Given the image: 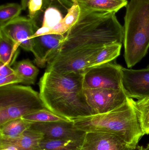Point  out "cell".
Wrapping results in <instances>:
<instances>
[{
  "instance_id": "cell-1",
  "label": "cell",
  "mask_w": 149,
  "mask_h": 150,
  "mask_svg": "<svg viewBox=\"0 0 149 150\" xmlns=\"http://www.w3.org/2000/svg\"><path fill=\"white\" fill-rule=\"evenodd\" d=\"M123 40V27L115 13L80 9L78 19L65 34L54 57L64 54L92 56L105 46L122 43Z\"/></svg>"
},
{
  "instance_id": "cell-2",
  "label": "cell",
  "mask_w": 149,
  "mask_h": 150,
  "mask_svg": "<svg viewBox=\"0 0 149 150\" xmlns=\"http://www.w3.org/2000/svg\"><path fill=\"white\" fill-rule=\"evenodd\" d=\"M84 77V74L45 71L39 83L45 107L71 121L93 115L85 96Z\"/></svg>"
},
{
  "instance_id": "cell-3",
  "label": "cell",
  "mask_w": 149,
  "mask_h": 150,
  "mask_svg": "<svg viewBox=\"0 0 149 150\" xmlns=\"http://www.w3.org/2000/svg\"><path fill=\"white\" fill-rule=\"evenodd\" d=\"M133 99L120 107L104 113L92 115L72 120L79 130L87 132L114 134L122 138L129 145L136 149L144 133L141 129Z\"/></svg>"
},
{
  "instance_id": "cell-4",
  "label": "cell",
  "mask_w": 149,
  "mask_h": 150,
  "mask_svg": "<svg viewBox=\"0 0 149 150\" xmlns=\"http://www.w3.org/2000/svg\"><path fill=\"white\" fill-rule=\"evenodd\" d=\"M124 20V58L130 68L140 62L148 51L149 0H130Z\"/></svg>"
},
{
  "instance_id": "cell-5",
  "label": "cell",
  "mask_w": 149,
  "mask_h": 150,
  "mask_svg": "<svg viewBox=\"0 0 149 150\" xmlns=\"http://www.w3.org/2000/svg\"><path fill=\"white\" fill-rule=\"evenodd\" d=\"M45 108L39 93L30 86H0V126Z\"/></svg>"
},
{
  "instance_id": "cell-6",
  "label": "cell",
  "mask_w": 149,
  "mask_h": 150,
  "mask_svg": "<svg viewBox=\"0 0 149 150\" xmlns=\"http://www.w3.org/2000/svg\"><path fill=\"white\" fill-rule=\"evenodd\" d=\"M74 4L73 0H43L41 9L31 19L36 29L33 37L50 34L64 20Z\"/></svg>"
},
{
  "instance_id": "cell-7",
  "label": "cell",
  "mask_w": 149,
  "mask_h": 150,
  "mask_svg": "<svg viewBox=\"0 0 149 150\" xmlns=\"http://www.w3.org/2000/svg\"><path fill=\"white\" fill-rule=\"evenodd\" d=\"M122 67L112 62L89 69L84 74V89H123Z\"/></svg>"
},
{
  "instance_id": "cell-8",
  "label": "cell",
  "mask_w": 149,
  "mask_h": 150,
  "mask_svg": "<svg viewBox=\"0 0 149 150\" xmlns=\"http://www.w3.org/2000/svg\"><path fill=\"white\" fill-rule=\"evenodd\" d=\"M84 92L93 115L113 111L125 104L129 98L123 89H84Z\"/></svg>"
},
{
  "instance_id": "cell-9",
  "label": "cell",
  "mask_w": 149,
  "mask_h": 150,
  "mask_svg": "<svg viewBox=\"0 0 149 150\" xmlns=\"http://www.w3.org/2000/svg\"><path fill=\"white\" fill-rule=\"evenodd\" d=\"M0 30L24 50L32 52L36 29L31 19L19 16L0 27Z\"/></svg>"
},
{
  "instance_id": "cell-10",
  "label": "cell",
  "mask_w": 149,
  "mask_h": 150,
  "mask_svg": "<svg viewBox=\"0 0 149 150\" xmlns=\"http://www.w3.org/2000/svg\"><path fill=\"white\" fill-rule=\"evenodd\" d=\"M65 38V35L46 34L33 37L32 53L35 63L44 68L55 56Z\"/></svg>"
},
{
  "instance_id": "cell-11",
  "label": "cell",
  "mask_w": 149,
  "mask_h": 150,
  "mask_svg": "<svg viewBox=\"0 0 149 150\" xmlns=\"http://www.w3.org/2000/svg\"><path fill=\"white\" fill-rule=\"evenodd\" d=\"M122 87L129 98L141 99L149 96V69L122 68Z\"/></svg>"
},
{
  "instance_id": "cell-12",
  "label": "cell",
  "mask_w": 149,
  "mask_h": 150,
  "mask_svg": "<svg viewBox=\"0 0 149 150\" xmlns=\"http://www.w3.org/2000/svg\"><path fill=\"white\" fill-rule=\"evenodd\" d=\"M31 128L39 131L47 139H72L83 141L86 132L76 128L72 121L34 122Z\"/></svg>"
},
{
  "instance_id": "cell-13",
  "label": "cell",
  "mask_w": 149,
  "mask_h": 150,
  "mask_svg": "<svg viewBox=\"0 0 149 150\" xmlns=\"http://www.w3.org/2000/svg\"><path fill=\"white\" fill-rule=\"evenodd\" d=\"M80 150H136L120 137L108 133L87 132Z\"/></svg>"
},
{
  "instance_id": "cell-14",
  "label": "cell",
  "mask_w": 149,
  "mask_h": 150,
  "mask_svg": "<svg viewBox=\"0 0 149 150\" xmlns=\"http://www.w3.org/2000/svg\"><path fill=\"white\" fill-rule=\"evenodd\" d=\"M44 138L43 134L30 128L16 138H0V145H13L18 150H42L40 142Z\"/></svg>"
},
{
  "instance_id": "cell-15",
  "label": "cell",
  "mask_w": 149,
  "mask_h": 150,
  "mask_svg": "<svg viewBox=\"0 0 149 150\" xmlns=\"http://www.w3.org/2000/svg\"><path fill=\"white\" fill-rule=\"evenodd\" d=\"M80 9L116 13L127 5V0H74Z\"/></svg>"
},
{
  "instance_id": "cell-16",
  "label": "cell",
  "mask_w": 149,
  "mask_h": 150,
  "mask_svg": "<svg viewBox=\"0 0 149 150\" xmlns=\"http://www.w3.org/2000/svg\"><path fill=\"white\" fill-rule=\"evenodd\" d=\"M19 46L0 30V62L12 66L19 54Z\"/></svg>"
},
{
  "instance_id": "cell-17",
  "label": "cell",
  "mask_w": 149,
  "mask_h": 150,
  "mask_svg": "<svg viewBox=\"0 0 149 150\" xmlns=\"http://www.w3.org/2000/svg\"><path fill=\"white\" fill-rule=\"evenodd\" d=\"M32 123L22 118L10 121L0 126V138L12 139L18 137L30 128Z\"/></svg>"
},
{
  "instance_id": "cell-18",
  "label": "cell",
  "mask_w": 149,
  "mask_h": 150,
  "mask_svg": "<svg viewBox=\"0 0 149 150\" xmlns=\"http://www.w3.org/2000/svg\"><path fill=\"white\" fill-rule=\"evenodd\" d=\"M83 141L72 139H47L40 142L42 150H80Z\"/></svg>"
},
{
  "instance_id": "cell-19",
  "label": "cell",
  "mask_w": 149,
  "mask_h": 150,
  "mask_svg": "<svg viewBox=\"0 0 149 150\" xmlns=\"http://www.w3.org/2000/svg\"><path fill=\"white\" fill-rule=\"evenodd\" d=\"M13 69L22 79V83L26 85L34 84L39 73L38 69L29 59L15 62Z\"/></svg>"
},
{
  "instance_id": "cell-20",
  "label": "cell",
  "mask_w": 149,
  "mask_h": 150,
  "mask_svg": "<svg viewBox=\"0 0 149 150\" xmlns=\"http://www.w3.org/2000/svg\"><path fill=\"white\" fill-rule=\"evenodd\" d=\"M122 47V43H120L105 46L98 53L89 69L113 61L120 54Z\"/></svg>"
},
{
  "instance_id": "cell-21",
  "label": "cell",
  "mask_w": 149,
  "mask_h": 150,
  "mask_svg": "<svg viewBox=\"0 0 149 150\" xmlns=\"http://www.w3.org/2000/svg\"><path fill=\"white\" fill-rule=\"evenodd\" d=\"M132 103L142 130L144 135L149 134V96L136 101L133 99Z\"/></svg>"
},
{
  "instance_id": "cell-22",
  "label": "cell",
  "mask_w": 149,
  "mask_h": 150,
  "mask_svg": "<svg viewBox=\"0 0 149 150\" xmlns=\"http://www.w3.org/2000/svg\"><path fill=\"white\" fill-rule=\"evenodd\" d=\"M22 118L32 123L72 121L67 118L51 112L47 108L38 110L32 113L24 115Z\"/></svg>"
},
{
  "instance_id": "cell-23",
  "label": "cell",
  "mask_w": 149,
  "mask_h": 150,
  "mask_svg": "<svg viewBox=\"0 0 149 150\" xmlns=\"http://www.w3.org/2000/svg\"><path fill=\"white\" fill-rule=\"evenodd\" d=\"M74 1V0H73ZM80 13V8L77 3L74 4L64 20L59 24L50 34L65 35L71 27L76 23L79 17Z\"/></svg>"
},
{
  "instance_id": "cell-24",
  "label": "cell",
  "mask_w": 149,
  "mask_h": 150,
  "mask_svg": "<svg viewBox=\"0 0 149 150\" xmlns=\"http://www.w3.org/2000/svg\"><path fill=\"white\" fill-rule=\"evenodd\" d=\"M22 8L21 4L9 3L0 7V27L19 17Z\"/></svg>"
},
{
  "instance_id": "cell-25",
  "label": "cell",
  "mask_w": 149,
  "mask_h": 150,
  "mask_svg": "<svg viewBox=\"0 0 149 150\" xmlns=\"http://www.w3.org/2000/svg\"><path fill=\"white\" fill-rule=\"evenodd\" d=\"M22 83V79L16 73L7 76H0V86Z\"/></svg>"
},
{
  "instance_id": "cell-26",
  "label": "cell",
  "mask_w": 149,
  "mask_h": 150,
  "mask_svg": "<svg viewBox=\"0 0 149 150\" xmlns=\"http://www.w3.org/2000/svg\"><path fill=\"white\" fill-rule=\"evenodd\" d=\"M43 0H30L28 4L29 16L32 19L37 13L41 9L43 5Z\"/></svg>"
},
{
  "instance_id": "cell-27",
  "label": "cell",
  "mask_w": 149,
  "mask_h": 150,
  "mask_svg": "<svg viewBox=\"0 0 149 150\" xmlns=\"http://www.w3.org/2000/svg\"><path fill=\"white\" fill-rule=\"evenodd\" d=\"M15 73V71L11 67V66L0 62V76H7Z\"/></svg>"
},
{
  "instance_id": "cell-28",
  "label": "cell",
  "mask_w": 149,
  "mask_h": 150,
  "mask_svg": "<svg viewBox=\"0 0 149 150\" xmlns=\"http://www.w3.org/2000/svg\"><path fill=\"white\" fill-rule=\"evenodd\" d=\"M1 150H18V149L12 145H0Z\"/></svg>"
},
{
  "instance_id": "cell-29",
  "label": "cell",
  "mask_w": 149,
  "mask_h": 150,
  "mask_svg": "<svg viewBox=\"0 0 149 150\" xmlns=\"http://www.w3.org/2000/svg\"><path fill=\"white\" fill-rule=\"evenodd\" d=\"M30 0H21V5L23 10H25L28 8L29 2Z\"/></svg>"
},
{
  "instance_id": "cell-30",
  "label": "cell",
  "mask_w": 149,
  "mask_h": 150,
  "mask_svg": "<svg viewBox=\"0 0 149 150\" xmlns=\"http://www.w3.org/2000/svg\"><path fill=\"white\" fill-rule=\"evenodd\" d=\"M136 150H149V145L148 144L146 148H144L143 146H139L137 148V150L136 149Z\"/></svg>"
},
{
  "instance_id": "cell-31",
  "label": "cell",
  "mask_w": 149,
  "mask_h": 150,
  "mask_svg": "<svg viewBox=\"0 0 149 150\" xmlns=\"http://www.w3.org/2000/svg\"><path fill=\"white\" fill-rule=\"evenodd\" d=\"M148 68L149 69V66H148Z\"/></svg>"
},
{
  "instance_id": "cell-32",
  "label": "cell",
  "mask_w": 149,
  "mask_h": 150,
  "mask_svg": "<svg viewBox=\"0 0 149 150\" xmlns=\"http://www.w3.org/2000/svg\"><path fill=\"white\" fill-rule=\"evenodd\" d=\"M148 145H149V144H148Z\"/></svg>"
}]
</instances>
